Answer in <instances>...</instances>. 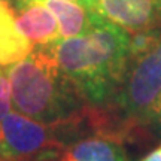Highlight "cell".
Masks as SVG:
<instances>
[{
	"instance_id": "8fae6325",
	"label": "cell",
	"mask_w": 161,
	"mask_h": 161,
	"mask_svg": "<svg viewBox=\"0 0 161 161\" xmlns=\"http://www.w3.org/2000/svg\"><path fill=\"white\" fill-rule=\"evenodd\" d=\"M140 161H161V143L157 146L155 149L151 151L148 155H145Z\"/></svg>"
},
{
	"instance_id": "9a60e30c",
	"label": "cell",
	"mask_w": 161,
	"mask_h": 161,
	"mask_svg": "<svg viewBox=\"0 0 161 161\" xmlns=\"http://www.w3.org/2000/svg\"><path fill=\"white\" fill-rule=\"evenodd\" d=\"M0 161H5V160H3V158H2V157H0Z\"/></svg>"
},
{
	"instance_id": "277c9868",
	"label": "cell",
	"mask_w": 161,
	"mask_h": 161,
	"mask_svg": "<svg viewBox=\"0 0 161 161\" xmlns=\"http://www.w3.org/2000/svg\"><path fill=\"white\" fill-rule=\"evenodd\" d=\"M64 148L52 125L17 110H11L0 124V157L5 161L30 160L51 152H63Z\"/></svg>"
},
{
	"instance_id": "4fadbf2b",
	"label": "cell",
	"mask_w": 161,
	"mask_h": 161,
	"mask_svg": "<svg viewBox=\"0 0 161 161\" xmlns=\"http://www.w3.org/2000/svg\"><path fill=\"white\" fill-rule=\"evenodd\" d=\"M160 116H161V97L158 98L155 108H154V119L158 121V118H160Z\"/></svg>"
},
{
	"instance_id": "8992f818",
	"label": "cell",
	"mask_w": 161,
	"mask_h": 161,
	"mask_svg": "<svg viewBox=\"0 0 161 161\" xmlns=\"http://www.w3.org/2000/svg\"><path fill=\"white\" fill-rule=\"evenodd\" d=\"M18 27L35 46H49L61 40L54 14L40 0H15Z\"/></svg>"
},
{
	"instance_id": "30bf717a",
	"label": "cell",
	"mask_w": 161,
	"mask_h": 161,
	"mask_svg": "<svg viewBox=\"0 0 161 161\" xmlns=\"http://www.w3.org/2000/svg\"><path fill=\"white\" fill-rule=\"evenodd\" d=\"M12 108V91H11V80L6 73V70L0 67V124Z\"/></svg>"
},
{
	"instance_id": "7c38bea8",
	"label": "cell",
	"mask_w": 161,
	"mask_h": 161,
	"mask_svg": "<svg viewBox=\"0 0 161 161\" xmlns=\"http://www.w3.org/2000/svg\"><path fill=\"white\" fill-rule=\"evenodd\" d=\"M70 2L80 3V5L86 6V8H91V9H94V6H96V0H70Z\"/></svg>"
},
{
	"instance_id": "52a82bcc",
	"label": "cell",
	"mask_w": 161,
	"mask_h": 161,
	"mask_svg": "<svg viewBox=\"0 0 161 161\" xmlns=\"http://www.w3.org/2000/svg\"><path fill=\"white\" fill-rule=\"evenodd\" d=\"M35 45L18 27L9 0H0V67H9L29 57Z\"/></svg>"
},
{
	"instance_id": "5b68a950",
	"label": "cell",
	"mask_w": 161,
	"mask_h": 161,
	"mask_svg": "<svg viewBox=\"0 0 161 161\" xmlns=\"http://www.w3.org/2000/svg\"><path fill=\"white\" fill-rule=\"evenodd\" d=\"M94 11L130 35L161 27V0H96Z\"/></svg>"
},
{
	"instance_id": "9c48e42d",
	"label": "cell",
	"mask_w": 161,
	"mask_h": 161,
	"mask_svg": "<svg viewBox=\"0 0 161 161\" xmlns=\"http://www.w3.org/2000/svg\"><path fill=\"white\" fill-rule=\"evenodd\" d=\"M54 14L61 39L84 35L91 29L97 12L70 0H40Z\"/></svg>"
},
{
	"instance_id": "7a4b0ae2",
	"label": "cell",
	"mask_w": 161,
	"mask_h": 161,
	"mask_svg": "<svg viewBox=\"0 0 161 161\" xmlns=\"http://www.w3.org/2000/svg\"><path fill=\"white\" fill-rule=\"evenodd\" d=\"M12 108L46 125H58L88 106L78 86L58 67L52 45L37 46L29 57L6 67Z\"/></svg>"
},
{
	"instance_id": "3957f363",
	"label": "cell",
	"mask_w": 161,
	"mask_h": 161,
	"mask_svg": "<svg viewBox=\"0 0 161 161\" xmlns=\"http://www.w3.org/2000/svg\"><path fill=\"white\" fill-rule=\"evenodd\" d=\"M161 97V39L149 51L128 60L119 85L106 103L124 130L154 119Z\"/></svg>"
},
{
	"instance_id": "6da1fadb",
	"label": "cell",
	"mask_w": 161,
	"mask_h": 161,
	"mask_svg": "<svg viewBox=\"0 0 161 161\" xmlns=\"http://www.w3.org/2000/svg\"><path fill=\"white\" fill-rule=\"evenodd\" d=\"M58 67L92 106H104L130 58V33L97 14L91 29L52 45Z\"/></svg>"
},
{
	"instance_id": "5bb4252c",
	"label": "cell",
	"mask_w": 161,
	"mask_h": 161,
	"mask_svg": "<svg viewBox=\"0 0 161 161\" xmlns=\"http://www.w3.org/2000/svg\"><path fill=\"white\" fill-rule=\"evenodd\" d=\"M158 122H161V116H160V118H158Z\"/></svg>"
},
{
	"instance_id": "ba28073f",
	"label": "cell",
	"mask_w": 161,
	"mask_h": 161,
	"mask_svg": "<svg viewBox=\"0 0 161 161\" xmlns=\"http://www.w3.org/2000/svg\"><path fill=\"white\" fill-rule=\"evenodd\" d=\"M60 161H125V154L119 139L97 134L69 143Z\"/></svg>"
}]
</instances>
